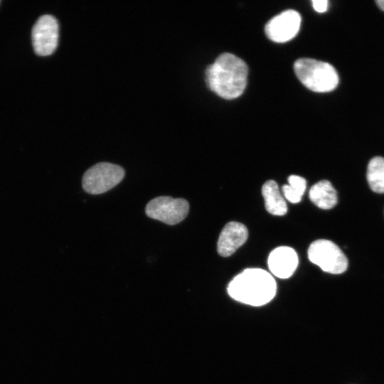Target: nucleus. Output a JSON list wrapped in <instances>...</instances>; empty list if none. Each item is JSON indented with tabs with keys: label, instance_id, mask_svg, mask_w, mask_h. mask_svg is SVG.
Segmentation results:
<instances>
[{
	"label": "nucleus",
	"instance_id": "nucleus-1",
	"mask_svg": "<svg viewBox=\"0 0 384 384\" xmlns=\"http://www.w3.org/2000/svg\"><path fill=\"white\" fill-rule=\"evenodd\" d=\"M248 68L236 55L220 54L206 70L208 87L218 96L232 100L240 97L247 85Z\"/></svg>",
	"mask_w": 384,
	"mask_h": 384
},
{
	"label": "nucleus",
	"instance_id": "nucleus-2",
	"mask_svg": "<svg viewBox=\"0 0 384 384\" xmlns=\"http://www.w3.org/2000/svg\"><path fill=\"white\" fill-rule=\"evenodd\" d=\"M228 293L233 299L251 306H260L275 296L277 284L273 277L260 268H247L228 284Z\"/></svg>",
	"mask_w": 384,
	"mask_h": 384
},
{
	"label": "nucleus",
	"instance_id": "nucleus-3",
	"mask_svg": "<svg viewBox=\"0 0 384 384\" xmlns=\"http://www.w3.org/2000/svg\"><path fill=\"white\" fill-rule=\"evenodd\" d=\"M294 70L300 82L314 92H330L334 90L338 83L336 70L326 62L300 58L295 61Z\"/></svg>",
	"mask_w": 384,
	"mask_h": 384
},
{
	"label": "nucleus",
	"instance_id": "nucleus-4",
	"mask_svg": "<svg viewBox=\"0 0 384 384\" xmlns=\"http://www.w3.org/2000/svg\"><path fill=\"white\" fill-rule=\"evenodd\" d=\"M124 176V170L120 166L109 162H100L85 172L82 185L87 193L100 194L119 183Z\"/></svg>",
	"mask_w": 384,
	"mask_h": 384
},
{
	"label": "nucleus",
	"instance_id": "nucleus-5",
	"mask_svg": "<svg viewBox=\"0 0 384 384\" xmlns=\"http://www.w3.org/2000/svg\"><path fill=\"white\" fill-rule=\"evenodd\" d=\"M308 257L324 272L330 274H341L348 267V260L342 250L328 240L314 241L308 249Z\"/></svg>",
	"mask_w": 384,
	"mask_h": 384
},
{
	"label": "nucleus",
	"instance_id": "nucleus-6",
	"mask_svg": "<svg viewBox=\"0 0 384 384\" xmlns=\"http://www.w3.org/2000/svg\"><path fill=\"white\" fill-rule=\"evenodd\" d=\"M188 210L189 204L183 198L159 196L147 203L145 212L148 217L172 225L181 222Z\"/></svg>",
	"mask_w": 384,
	"mask_h": 384
},
{
	"label": "nucleus",
	"instance_id": "nucleus-7",
	"mask_svg": "<svg viewBox=\"0 0 384 384\" xmlns=\"http://www.w3.org/2000/svg\"><path fill=\"white\" fill-rule=\"evenodd\" d=\"M58 30L54 16L46 14L38 18L31 32L33 48L38 55L47 56L54 53L58 46Z\"/></svg>",
	"mask_w": 384,
	"mask_h": 384
},
{
	"label": "nucleus",
	"instance_id": "nucleus-8",
	"mask_svg": "<svg viewBox=\"0 0 384 384\" xmlns=\"http://www.w3.org/2000/svg\"><path fill=\"white\" fill-rule=\"evenodd\" d=\"M301 16L294 10H286L270 19L265 27L267 36L276 43H285L297 34Z\"/></svg>",
	"mask_w": 384,
	"mask_h": 384
},
{
	"label": "nucleus",
	"instance_id": "nucleus-9",
	"mask_svg": "<svg viewBox=\"0 0 384 384\" xmlns=\"http://www.w3.org/2000/svg\"><path fill=\"white\" fill-rule=\"evenodd\" d=\"M267 265L274 276L280 279H287L295 272L298 265V256L293 248L280 246L270 252Z\"/></svg>",
	"mask_w": 384,
	"mask_h": 384
},
{
	"label": "nucleus",
	"instance_id": "nucleus-10",
	"mask_svg": "<svg viewBox=\"0 0 384 384\" xmlns=\"http://www.w3.org/2000/svg\"><path fill=\"white\" fill-rule=\"evenodd\" d=\"M248 230L239 222L228 223L222 230L217 245L218 252L223 257L233 254L247 240Z\"/></svg>",
	"mask_w": 384,
	"mask_h": 384
},
{
	"label": "nucleus",
	"instance_id": "nucleus-11",
	"mask_svg": "<svg viewBox=\"0 0 384 384\" xmlns=\"http://www.w3.org/2000/svg\"><path fill=\"white\" fill-rule=\"evenodd\" d=\"M309 198L321 209H331L338 201L337 193L330 181L322 180L315 183L309 190Z\"/></svg>",
	"mask_w": 384,
	"mask_h": 384
},
{
	"label": "nucleus",
	"instance_id": "nucleus-12",
	"mask_svg": "<svg viewBox=\"0 0 384 384\" xmlns=\"http://www.w3.org/2000/svg\"><path fill=\"white\" fill-rule=\"evenodd\" d=\"M266 210L274 215H284L287 212L284 198L282 196L277 183L273 180L266 181L262 188Z\"/></svg>",
	"mask_w": 384,
	"mask_h": 384
},
{
	"label": "nucleus",
	"instance_id": "nucleus-13",
	"mask_svg": "<svg viewBox=\"0 0 384 384\" xmlns=\"http://www.w3.org/2000/svg\"><path fill=\"white\" fill-rule=\"evenodd\" d=\"M367 181L370 189L378 193H384V158H373L367 169Z\"/></svg>",
	"mask_w": 384,
	"mask_h": 384
},
{
	"label": "nucleus",
	"instance_id": "nucleus-14",
	"mask_svg": "<svg viewBox=\"0 0 384 384\" xmlns=\"http://www.w3.org/2000/svg\"><path fill=\"white\" fill-rule=\"evenodd\" d=\"M289 184L282 186L284 197L292 203L301 201L306 188V180L299 176L291 175L288 177Z\"/></svg>",
	"mask_w": 384,
	"mask_h": 384
},
{
	"label": "nucleus",
	"instance_id": "nucleus-15",
	"mask_svg": "<svg viewBox=\"0 0 384 384\" xmlns=\"http://www.w3.org/2000/svg\"><path fill=\"white\" fill-rule=\"evenodd\" d=\"M313 8L319 13L325 12L328 9L327 0H313L311 1Z\"/></svg>",
	"mask_w": 384,
	"mask_h": 384
},
{
	"label": "nucleus",
	"instance_id": "nucleus-16",
	"mask_svg": "<svg viewBox=\"0 0 384 384\" xmlns=\"http://www.w3.org/2000/svg\"><path fill=\"white\" fill-rule=\"evenodd\" d=\"M375 2L379 8L384 11V0H377Z\"/></svg>",
	"mask_w": 384,
	"mask_h": 384
}]
</instances>
